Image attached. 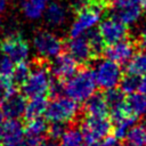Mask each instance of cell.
<instances>
[{
	"mask_svg": "<svg viewBox=\"0 0 146 146\" xmlns=\"http://www.w3.org/2000/svg\"><path fill=\"white\" fill-rule=\"evenodd\" d=\"M64 95L74 99L78 103L86 102L95 94L97 82L91 68L81 67L71 78L63 81Z\"/></svg>",
	"mask_w": 146,
	"mask_h": 146,
	"instance_id": "1",
	"label": "cell"
},
{
	"mask_svg": "<svg viewBox=\"0 0 146 146\" xmlns=\"http://www.w3.org/2000/svg\"><path fill=\"white\" fill-rule=\"evenodd\" d=\"M31 64L32 70L29 79L22 84V92L29 98L44 96L49 92V88L52 81L49 63L46 59L38 58Z\"/></svg>",
	"mask_w": 146,
	"mask_h": 146,
	"instance_id": "2",
	"label": "cell"
},
{
	"mask_svg": "<svg viewBox=\"0 0 146 146\" xmlns=\"http://www.w3.org/2000/svg\"><path fill=\"white\" fill-rule=\"evenodd\" d=\"M79 113L80 108L78 102L62 95L58 97H52V100L48 102L44 115L46 120L50 122L75 123Z\"/></svg>",
	"mask_w": 146,
	"mask_h": 146,
	"instance_id": "3",
	"label": "cell"
},
{
	"mask_svg": "<svg viewBox=\"0 0 146 146\" xmlns=\"http://www.w3.org/2000/svg\"><path fill=\"white\" fill-rule=\"evenodd\" d=\"M91 70L94 72L97 86L104 90L116 88L123 76L120 64L107 57L97 59Z\"/></svg>",
	"mask_w": 146,
	"mask_h": 146,
	"instance_id": "4",
	"label": "cell"
},
{
	"mask_svg": "<svg viewBox=\"0 0 146 146\" xmlns=\"http://www.w3.org/2000/svg\"><path fill=\"white\" fill-rule=\"evenodd\" d=\"M33 48L38 54L39 58L42 59H50L59 55L64 48L63 41L56 34L41 30L36 32L33 36Z\"/></svg>",
	"mask_w": 146,
	"mask_h": 146,
	"instance_id": "5",
	"label": "cell"
},
{
	"mask_svg": "<svg viewBox=\"0 0 146 146\" xmlns=\"http://www.w3.org/2000/svg\"><path fill=\"white\" fill-rule=\"evenodd\" d=\"M84 143L98 141L111 135L113 123L107 116H87L80 127Z\"/></svg>",
	"mask_w": 146,
	"mask_h": 146,
	"instance_id": "6",
	"label": "cell"
},
{
	"mask_svg": "<svg viewBox=\"0 0 146 146\" xmlns=\"http://www.w3.org/2000/svg\"><path fill=\"white\" fill-rule=\"evenodd\" d=\"M0 50L2 54L11 58L15 63L25 62L30 55L29 43L16 33L8 35L0 43Z\"/></svg>",
	"mask_w": 146,
	"mask_h": 146,
	"instance_id": "7",
	"label": "cell"
},
{
	"mask_svg": "<svg viewBox=\"0 0 146 146\" xmlns=\"http://www.w3.org/2000/svg\"><path fill=\"white\" fill-rule=\"evenodd\" d=\"M138 42L131 40V39H123L117 42L107 44V47L104 50L105 57L116 62L117 64H127L130 58L133 56V54L137 50Z\"/></svg>",
	"mask_w": 146,
	"mask_h": 146,
	"instance_id": "8",
	"label": "cell"
},
{
	"mask_svg": "<svg viewBox=\"0 0 146 146\" xmlns=\"http://www.w3.org/2000/svg\"><path fill=\"white\" fill-rule=\"evenodd\" d=\"M49 70L55 79L65 81L79 70V63L70 54L60 52L52 58V62L49 64Z\"/></svg>",
	"mask_w": 146,
	"mask_h": 146,
	"instance_id": "9",
	"label": "cell"
},
{
	"mask_svg": "<svg viewBox=\"0 0 146 146\" xmlns=\"http://www.w3.org/2000/svg\"><path fill=\"white\" fill-rule=\"evenodd\" d=\"M98 31L106 44H111L123 40L128 36V25L117 21L114 17L105 18L99 23Z\"/></svg>",
	"mask_w": 146,
	"mask_h": 146,
	"instance_id": "10",
	"label": "cell"
},
{
	"mask_svg": "<svg viewBox=\"0 0 146 146\" xmlns=\"http://www.w3.org/2000/svg\"><path fill=\"white\" fill-rule=\"evenodd\" d=\"M2 146H25V131L18 119H8L0 125Z\"/></svg>",
	"mask_w": 146,
	"mask_h": 146,
	"instance_id": "11",
	"label": "cell"
},
{
	"mask_svg": "<svg viewBox=\"0 0 146 146\" xmlns=\"http://www.w3.org/2000/svg\"><path fill=\"white\" fill-rule=\"evenodd\" d=\"M111 17L124 23L125 25L135 24L143 14V6L139 2H123L111 5Z\"/></svg>",
	"mask_w": 146,
	"mask_h": 146,
	"instance_id": "12",
	"label": "cell"
},
{
	"mask_svg": "<svg viewBox=\"0 0 146 146\" xmlns=\"http://www.w3.org/2000/svg\"><path fill=\"white\" fill-rule=\"evenodd\" d=\"M67 54H70L79 64L84 65L89 60L94 59L90 44L84 35L71 38L66 43Z\"/></svg>",
	"mask_w": 146,
	"mask_h": 146,
	"instance_id": "13",
	"label": "cell"
},
{
	"mask_svg": "<svg viewBox=\"0 0 146 146\" xmlns=\"http://www.w3.org/2000/svg\"><path fill=\"white\" fill-rule=\"evenodd\" d=\"M24 136V144L25 146H36L42 140L48 132V124L47 120L42 119L41 116L29 120L25 129Z\"/></svg>",
	"mask_w": 146,
	"mask_h": 146,
	"instance_id": "14",
	"label": "cell"
},
{
	"mask_svg": "<svg viewBox=\"0 0 146 146\" xmlns=\"http://www.w3.org/2000/svg\"><path fill=\"white\" fill-rule=\"evenodd\" d=\"M1 105V108L7 119H19L21 116H24L26 107L24 95L15 91L10 96H8Z\"/></svg>",
	"mask_w": 146,
	"mask_h": 146,
	"instance_id": "15",
	"label": "cell"
},
{
	"mask_svg": "<svg viewBox=\"0 0 146 146\" xmlns=\"http://www.w3.org/2000/svg\"><path fill=\"white\" fill-rule=\"evenodd\" d=\"M83 113L87 116H106L110 112L104 94L91 95L83 105Z\"/></svg>",
	"mask_w": 146,
	"mask_h": 146,
	"instance_id": "16",
	"label": "cell"
},
{
	"mask_svg": "<svg viewBox=\"0 0 146 146\" xmlns=\"http://www.w3.org/2000/svg\"><path fill=\"white\" fill-rule=\"evenodd\" d=\"M44 21L48 25L52 27H57L63 25L67 18V9L60 2H51L46 7L44 13Z\"/></svg>",
	"mask_w": 146,
	"mask_h": 146,
	"instance_id": "17",
	"label": "cell"
},
{
	"mask_svg": "<svg viewBox=\"0 0 146 146\" xmlns=\"http://www.w3.org/2000/svg\"><path fill=\"white\" fill-rule=\"evenodd\" d=\"M125 71L129 74L143 76L146 74V47L136 50L133 56L127 63Z\"/></svg>",
	"mask_w": 146,
	"mask_h": 146,
	"instance_id": "18",
	"label": "cell"
},
{
	"mask_svg": "<svg viewBox=\"0 0 146 146\" xmlns=\"http://www.w3.org/2000/svg\"><path fill=\"white\" fill-rule=\"evenodd\" d=\"M47 106H48V100L44 96H36V97L30 98L25 107V113H24L25 120L29 121V120L41 116L42 114H44Z\"/></svg>",
	"mask_w": 146,
	"mask_h": 146,
	"instance_id": "19",
	"label": "cell"
},
{
	"mask_svg": "<svg viewBox=\"0 0 146 146\" xmlns=\"http://www.w3.org/2000/svg\"><path fill=\"white\" fill-rule=\"evenodd\" d=\"M127 107L131 114L137 117L146 116V95L141 92H132L125 98Z\"/></svg>",
	"mask_w": 146,
	"mask_h": 146,
	"instance_id": "20",
	"label": "cell"
},
{
	"mask_svg": "<svg viewBox=\"0 0 146 146\" xmlns=\"http://www.w3.org/2000/svg\"><path fill=\"white\" fill-rule=\"evenodd\" d=\"M21 8L26 18L30 21H36L42 17L46 9V2L41 0H23Z\"/></svg>",
	"mask_w": 146,
	"mask_h": 146,
	"instance_id": "21",
	"label": "cell"
},
{
	"mask_svg": "<svg viewBox=\"0 0 146 146\" xmlns=\"http://www.w3.org/2000/svg\"><path fill=\"white\" fill-rule=\"evenodd\" d=\"M89 44H90V48H91V51H92V56H94V59L95 58H98L102 54H104V50H105V41L103 40L100 33L98 30H89L87 31L84 34H83Z\"/></svg>",
	"mask_w": 146,
	"mask_h": 146,
	"instance_id": "22",
	"label": "cell"
},
{
	"mask_svg": "<svg viewBox=\"0 0 146 146\" xmlns=\"http://www.w3.org/2000/svg\"><path fill=\"white\" fill-rule=\"evenodd\" d=\"M125 138L128 141L132 144L139 146H146V120L132 125L128 131Z\"/></svg>",
	"mask_w": 146,
	"mask_h": 146,
	"instance_id": "23",
	"label": "cell"
},
{
	"mask_svg": "<svg viewBox=\"0 0 146 146\" xmlns=\"http://www.w3.org/2000/svg\"><path fill=\"white\" fill-rule=\"evenodd\" d=\"M136 122H137V116H135L132 114H129L125 117L114 122L113 123V125H114V136L119 140L124 139L127 133H128V131L130 130V128L132 125L136 124Z\"/></svg>",
	"mask_w": 146,
	"mask_h": 146,
	"instance_id": "24",
	"label": "cell"
},
{
	"mask_svg": "<svg viewBox=\"0 0 146 146\" xmlns=\"http://www.w3.org/2000/svg\"><path fill=\"white\" fill-rule=\"evenodd\" d=\"M83 143L84 140L81 130L72 125L71 128H67V130L60 138V143L58 146H83Z\"/></svg>",
	"mask_w": 146,
	"mask_h": 146,
	"instance_id": "25",
	"label": "cell"
},
{
	"mask_svg": "<svg viewBox=\"0 0 146 146\" xmlns=\"http://www.w3.org/2000/svg\"><path fill=\"white\" fill-rule=\"evenodd\" d=\"M31 70H32V64L30 63H26L25 62H21V63H17V65L15 66V70H14V73H13V80L16 84L18 86H22L30 76V73H31Z\"/></svg>",
	"mask_w": 146,
	"mask_h": 146,
	"instance_id": "26",
	"label": "cell"
},
{
	"mask_svg": "<svg viewBox=\"0 0 146 146\" xmlns=\"http://www.w3.org/2000/svg\"><path fill=\"white\" fill-rule=\"evenodd\" d=\"M139 76L133 75V74H129L127 73L124 76H122L121 81H120V89L124 92V94H132L138 91V87H139Z\"/></svg>",
	"mask_w": 146,
	"mask_h": 146,
	"instance_id": "27",
	"label": "cell"
},
{
	"mask_svg": "<svg viewBox=\"0 0 146 146\" xmlns=\"http://www.w3.org/2000/svg\"><path fill=\"white\" fill-rule=\"evenodd\" d=\"M104 96H105V99L108 104V108L116 107V106L125 104L124 92L121 89H116V88L108 89L104 92Z\"/></svg>",
	"mask_w": 146,
	"mask_h": 146,
	"instance_id": "28",
	"label": "cell"
},
{
	"mask_svg": "<svg viewBox=\"0 0 146 146\" xmlns=\"http://www.w3.org/2000/svg\"><path fill=\"white\" fill-rule=\"evenodd\" d=\"M16 91V83L11 78H0V104Z\"/></svg>",
	"mask_w": 146,
	"mask_h": 146,
	"instance_id": "29",
	"label": "cell"
},
{
	"mask_svg": "<svg viewBox=\"0 0 146 146\" xmlns=\"http://www.w3.org/2000/svg\"><path fill=\"white\" fill-rule=\"evenodd\" d=\"M15 70V62L7 55H0V78H11Z\"/></svg>",
	"mask_w": 146,
	"mask_h": 146,
	"instance_id": "30",
	"label": "cell"
},
{
	"mask_svg": "<svg viewBox=\"0 0 146 146\" xmlns=\"http://www.w3.org/2000/svg\"><path fill=\"white\" fill-rule=\"evenodd\" d=\"M67 130V123L65 122H51L50 125H48V137L54 139V140H58L63 137V135L65 133V131Z\"/></svg>",
	"mask_w": 146,
	"mask_h": 146,
	"instance_id": "31",
	"label": "cell"
},
{
	"mask_svg": "<svg viewBox=\"0 0 146 146\" xmlns=\"http://www.w3.org/2000/svg\"><path fill=\"white\" fill-rule=\"evenodd\" d=\"M119 141H120V140H119L114 135H113V136L108 135L106 138L103 139V145H104V146H121Z\"/></svg>",
	"mask_w": 146,
	"mask_h": 146,
	"instance_id": "32",
	"label": "cell"
},
{
	"mask_svg": "<svg viewBox=\"0 0 146 146\" xmlns=\"http://www.w3.org/2000/svg\"><path fill=\"white\" fill-rule=\"evenodd\" d=\"M138 91L146 95V74L143 75V78L139 80V87H138Z\"/></svg>",
	"mask_w": 146,
	"mask_h": 146,
	"instance_id": "33",
	"label": "cell"
},
{
	"mask_svg": "<svg viewBox=\"0 0 146 146\" xmlns=\"http://www.w3.org/2000/svg\"><path fill=\"white\" fill-rule=\"evenodd\" d=\"M36 146H58V145H57V140H54V139H51V138L48 137V139L42 140V141H41L39 145H36Z\"/></svg>",
	"mask_w": 146,
	"mask_h": 146,
	"instance_id": "34",
	"label": "cell"
},
{
	"mask_svg": "<svg viewBox=\"0 0 146 146\" xmlns=\"http://www.w3.org/2000/svg\"><path fill=\"white\" fill-rule=\"evenodd\" d=\"M111 5L115 3H123V2H140V0H110Z\"/></svg>",
	"mask_w": 146,
	"mask_h": 146,
	"instance_id": "35",
	"label": "cell"
},
{
	"mask_svg": "<svg viewBox=\"0 0 146 146\" xmlns=\"http://www.w3.org/2000/svg\"><path fill=\"white\" fill-rule=\"evenodd\" d=\"M140 42H141L143 47H146V27L140 33Z\"/></svg>",
	"mask_w": 146,
	"mask_h": 146,
	"instance_id": "36",
	"label": "cell"
},
{
	"mask_svg": "<svg viewBox=\"0 0 146 146\" xmlns=\"http://www.w3.org/2000/svg\"><path fill=\"white\" fill-rule=\"evenodd\" d=\"M8 7V0H0V13H3Z\"/></svg>",
	"mask_w": 146,
	"mask_h": 146,
	"instance_id": "37",
	"label": "cell"
},
{
	"mask_svg": "<svg viewBox=\"0 0 146 146\" xmlns=\"http://www.w3.org/2000/svg\"><path fill=\"white\" fill-rule=\"evenodd\" d=\"M86 146H104V145H103V141L100 143V141L98 140V141H91V143H86Z\"/></svg>",
	"mask_w": 146,
	"mask_h": 146,
	"instance_id": "38",
	"label": "cell"
},
{
	"mask_svg": "<svg viewBox=\"0 0 146 146\" xmlns=\"http://www.w3.org/2000/svg\"><path fill=\"white\" fill-rule=\"evenodd\" d=\"M5 113H3V111H2V108L0 107V125L3 123V121H5Z\"/></svg>",
	"mask_w": 146,
	"mask_h": 146,
	"instance_id": "39",
	"label": "cell"
},
{
	"mask_svg": "<svg viewBox=\"0 0 146 146\" xmlns=\"http://www.w3.org/2000/svg\"><path fill=\"white\" fill-rule=\"evenodd\" d=\"M124 146H139V145H136V144H132V143H130V141H128V140H127V143L124 144Z\"/></svg>",
	"mask_w": 146,
	"mask_h": 146,
	"instance_id": "40",
	"label": "cell"
},
{
	"mask_svg": "<svg viewBox=\"0 0 146 146\" xmlns=\"http://www.w3.org/2000/svg\"><path fill=\"white\" fill-rule=\"evenodd\" d=\"M140 2H141L143 8H145V9H146V0H140Z\"/></svg>",
	"mask_w": 146,
	"mask_h": 146,
	"instance_id": "41",
	"label": "cell"
},
{
	"mask_svg": "<svg viewBox=\"0 0 146 146\" xmlns=\"http://www.w3.org/2000/svg\"><path fill=\"white\" fill-rule=\"evenodd\" d=\"M0 146H2V141H1V136H0Z\"/></svg>",
	"mask_w": 146,
	"mask_h": 146,
	"instance_id": "42",
	"label": "cell"
},
{
	"mask_svg": "<svg viewBox=\"0 0 146 146\" xmlns=\"http://www.w3.org/2000/svg\"><path fill=\"white\" fill-rule=\"evenodd\" d=\"M41 1H43V2H48V1H50V0H41Z\"/></svg>",
	"mask_w": 146,
	"mask_h": 146,
	"instance_id": "43",
	"label": "cell"
}]
</instances>
